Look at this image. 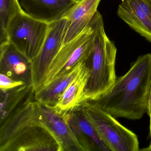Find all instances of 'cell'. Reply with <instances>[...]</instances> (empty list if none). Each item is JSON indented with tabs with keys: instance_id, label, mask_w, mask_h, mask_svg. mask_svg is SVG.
<instances>
[{
	"instance_id": "cell-1",
	"label": "cell",
	"mask_w": 151,
	"mask_h": 151,
	"mask_svg": "<svg viewBox=\"0 0 151 151\" xmlns=\"http://www.w3.org/2000/svg\"><path fill=\"white\" fill-rule=\"evenodd\" d=\"M151 86V54L147 53L138 57L108 91L90 102L115 118L139 120L147 112Z\"/></svg>"
},
{
	"instance_id": "cell-2",
	"label": "cell",
	"mask_w": 151,
	"mask_h": 151,
	"mask_svg": "<svg viewBox=\"0 0 151 151\" xmlns=\"http://www.w3.org/2000/svg\"><path fill=\"white\" fill-rule=\"evenodd\" d=\"M37 104L32 93L1 121L0 151H60L56 139L40 122Z\"/></svg>"
},
{
	"instance_id": "cell-3",
	"label": "cell",
	"mask_w": 151,
	"mask_h": 151,
	"mask_svg": "<svg viewBox=\"0 0 151 151\" xmlns=\"http://www.w3.org/2000/svg\"><path fill=\"white\" fill-rule=\"evenodd\" d=\"M117 49L106 34L102 15L97 11L92 43L85 60L90 76L85 89L86 101L97 100L111 88L116 80Z\"/></svg>"
},
{
	"instance_id": "cell-4",
	"label": "cell",
	"mask_w": 151,
	"mask_h": 151,
	"mask_svg": "<svg viewBox=\"0 0 151 151\" xmlns=\"http://www.w3.org/2000/svg\"><path fill=\"white\" fill-rule=\"evenodd\" d=\"M82 108L109 151L139 150L137 135L122 125L115 117L90 101L85 103Z\"/></svg>"
},
{
	"instance_id": "cell-5",
	"label": "cell",
	"mask_w": 151,
	"mask_h": 151,
	"mask_svg": "<svg viewBox=\"0 0 151 151\" xmlns=\"http://www.w3.org/2000/svg\"><path fill=\"white\" fill-rule=\"evenodd\" d=\"M48 25L32 18L24 11L9 22L7 29L8 41L32 61L41 49Z\"/></svg>"
},
{
	"instance_id": "cell-6",
	"label": "cell",
	"mask_w": 151,
	"mask_h": 151,
	"mask_svg": "<svg viewBox=\"0 0 151 151\" xmlns=\"http://www.w3.org/2000/svg\"><path fill=\"white\" fill-rule=\"evenodd\" d=\"M96 14L91 22L77 37L62 47L49 67L43 85L48 84L54 79L68 73L78 63L86 60L92 43Z\"/></svg>"
},
{
	"instance_id": "cell-7",
	"label": "cell",
	"mask_w": 151,
	"mask_h": 151,
	"mask_svg": "<svg viewBox=\"0 0 151 151\" xmlns=\"http://www.w3.org/2000/svg\"><path fill=\"white\" fill-rule=\"evenodd\" d=\"M63 18L49 24L45 41L40 51L32 61V86L34 91L43 85L49 67L63 45L70 25Z\"/></svg>"
},
{
	"instance_id": "cell-8",
	"label": "cell",
	"mask_w": 151,
	"mask_h": 151,
	"mask_svg": "<svg viewBox=\"0 0 151 151\" xmlns=\"http://www.w3.org/2000/svg\"><path fill=\"white\" fill-rule=\"evenodd\" d=\"M37 102L39 120L56 139L60 151H83L70 127L65 113L55 107Z\"/></svg>"
},
{
	"instance_id": "cell-9",
	"label": "cell",
	"mask_w": 151,
	"mask_h": 151,
	"mask_svg": "<svg viewBox=\"0 0 151 151\" xmlns=\"http://www.w3.org/2000/svg\"><path fill=\"white\" fill-rule=\"evenodd\" d=\"M117 14L151 43V0H122Z\"/></svg>"
},
{
	"instance_id": "cell-10",
	"label": "cell",
	"mask_w": 151,
	"mask_h": 151,
	"mask_svg": "<svg viewBox=\"0 0 151 151\" xmlns=\"http://www.w3.org/2000/svg\"><path fill=\"white\" fill-rule=\"evenodd\" d=\"M73 134L83 151H109L81 106L64 112Z\"/></svg>"
},
{
	"instance_id": "cell-11",
	"label": "cell",
	"mask_w": 151,
	"mask_h": 151,
	"mask_svg": "<svg viewBox=\"0 0 151 151\" xmlns=\"http://www.w3.org/2000/svg\"><path fill=\"white\" fill-rule=\"evenodd\" d=\"M79 0H20L23 10L38 21L52 23L65 18Z\"/></svg>"
},
{
	"instance_id": "cell-12",
	"label": "cell",
	"mask_w": 151,
	"mask_h": 151,
	"mask_svg": "<svg viewBox=\"0 0 151 151\" xmlns=\"http://www.w3.org/2000/svg\"><path fill=\"white\" fill-rule=\"evenodd\" d=\"M0 73L32 85V61L9 42L0 45Z\"/></svg>"
},
{
	"instance_id": "cell-13",
	"label": "cell",
	"mask_w": 151,
	"mask_h": 151,
	"mask_svg": "<svg viewBox=\"0 0 151 151\" xmlns=\"http://www.w3.org/2000/svg\"><path fill=\"white\" fill-rule=\"evenodd\" d=\"M101 0H79L65 17L70 22L63 45L77 37L94 17Z\"/></svg>"
},
{
	"instance_id": "cell-14",
	"label": "cell",
	"mask_w": 151,
	"mask_h": 151,
	"mask_svg": "<svg viewBox=\"0 0 151 151\" xmlns=\"http://www.w3.org/2000/svg\"><path fill=\"white\" fill-rule=\"evenodd\" d=\"M83 61L78 63L71 70L54 79L47 85H42L34 91L35 100L51 106H55L69 84L79 73Z\"/></svg>"
},
{
	"instance_id": "cell-15",
	"label": "cell",
	"mask_w": 151,
	"mask_h": 151,
	"mask_svg": "<svg viewBox=\"0 0 151 151\" xmlns=\"http://www.w3.org/2000/svg\"><path fill=\"white\" fill-rule=\"evenodd\" d=\"M89 76V70L84 60L80 72L69 84L55 106L56 109L62 112H68L87 102L85 98V89Z\"/></svg>"
},
{
	"instance_id": "cell-16",
	"label": "cell",
	"mask_w": 151,
	"mask_h": 151,
	"mask_svg": "<svg viewBox=\"0 0 151 151\" xmlns=\"http://www.w3.org/2000/svg\"><path fill=\"white\" fill-rule=\"evenodd\" d=\"M33 92L32 86L29 85L9 90H1V121L6 119Z\"/></svg>"
},
{
	"instance_id": "cell-17",
	"label": "cell",
	"mask_w": 151,
	"mask_h": 151,
	"mask_svg": "<svg viewBox=\"0 0 151 151\" xmlns=\"http://www.w3.org/2000/svg\"><path fill=\"white\" fill-rule=\"evenodd\" d=\"M23 11L18 0H0V45L9 42V24L16 15Z\"/></svg>"
},
{
	"instance_id": "cell-18",
	"label": "cell",
	"mask_w": 151,
	"mask_h": 151,
	"mask_svg": "<svg viewBox=\"0 0 151 151\" xmlns=\"http://www.w3.org/2000/svg\"><path fill=\"white\" fill-rule=\"evenodd\" d=\"M26 85L20 81L13 80L4 74L0 75V88L1 90H7L13 89L21 86Z\"/></svg>"
},
{
	"instance_id": "cell-19",
	"label": "cell",
	"mask_w": 151,
	"mask_h": 151,
	"mask_svg": "<svg viewBox=\"0 0 151 151\" xmlns=\"http://www.w3.org/2000/svg\"><path fill=\"white\" fill-rule=\"evenodd\" d=\"M146 113L149 116L151 115V86L150 91H149V95H148Z\"/></svg>"
},
{
	"instance_id": "cell-20",
	"label": "cell",
	"mask_w": 151,
	"mask_h": 151,
	"mask_svg": "<svg viewBox=\"0 0 151 151\" xmlns=\"http://www.w3.org/2000/svg\"><path fill=\"white\" fill-rule=\"evenodd\" d=\"M140 150H143V151H151V143H150V145L147 147H146L145 148H143Z\"/></svg>"
},
{
	"instance_id": "cell-21",
	"label": "cell",
	"mask_w": 151,
	"mask_h": 151,
	"mask_svg": "<svg viewBox=\"0 0 151 151\" xmlns=\"http://www.w3.org/2000/svg\"><path fill=\"white\" fill-rule=\"evenodd\" d=\"M149 117H150V126H149V129H150V138H151V115L149 116Z\"/></svg>"
}]
</instances>
